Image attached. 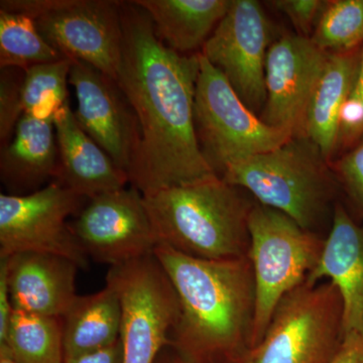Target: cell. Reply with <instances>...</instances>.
Listing matches in <instances>:
<instances>
[{"mask_svg":"<svg viewBox=\"0 0 363 363\" xmlns=\"http://www.w3.org/2000/svg\"><path fill=\"white\" fill-rule=\"evenodd\" d=\"M323 279L340 294L343 339H363V227L339 203L334 207L321 259L306 281L317 284Z\"/></svg>","mask_w":363,"mask_h":363,"instance_id":"15","label":"cell"},{"mask_svg":"<svg viewBox=\"0 0 363 363\" xmlns=\"http://www.w3.org/2000/svg\"><path fill=\"white\" fill-rule=\"evenodd\" d=\"M248 229L255 286L252 348L264 337L279 303L316 269L325 240L283 212L260 204L250 210Z\"/></svg>","mask_w":363,"mask_h":363,"instance_id":"5","label":"cell"},{"mask_svg":"<svg viewBox=\"0 0 363 363\" xmlns=\"http://www.w3.org/2000/svg\"><path fill=\"white\" fill-rule=\"evenodd\" d=\"M69 226L87 257L111 267L154 255L157 245L145 199L135 187L92 198Z\"/></svg>","mask_w":363,"mask_h":363,"instance_id":"12","label":"cell"},{"mask_svg":"<svg viewBox=\"0 0 363 363\" xmlns=\"http://www.w3.org/2000/svg\"><path fill=\"white\" fill-rule=\"evenodd\" d=\"M326 2L322 0H276L269 4L290 18L298 35L311 38Z\"/></svg>","mask_w":363,"mask_h":363,"instance_id":"28","label":"cell"},{"mask_svg":"<svg viewBox=\"0 0 363 363\" xmlns=\"http://www.w3.org/2000/svg\"><path fill=\"white\" fill-rule=\"evenodd\" d=\"M58 143L52 119L23 114L1 149L0 178L13 195H28L58 173Z\"/></svg>","mask_w":363,"mask_h":363,"instance_id":"18","label":"cell"},{"mask_svg":"<svg viewBox=\"0 0 363 363\" xmlns=\"http://www.w3.org/2000/svg\"><path fill=\"white\" fill-rule=\"evenodd\" d=\"M220 178L311 231L339 187L330 162L308 138H293L278 149L234 162Z\"/></svg>","mask_w":363,"mask_h":363,"instance_id":"4","label":"cell"},{"mask_svg":"<svg viewBox=\"0 0 363 363\" xmlns=\"http://www.w3.org/2000/svg\"><path fill=\"white\" fill-rule=\"evenodd\" d=\"M84 198L55 181L28 195L0 194V257L16 253L59 255L87 269L88 257L67 219Z\"/></svg>","mask_w":363,"mask_h":363,"instance_id":"10","label":"cell"},{"mask_svg":"<svg viewBox=\"0 0 363 363\" xmlns=\"http://www.w3.org/2000/svg\"><path fill=\"white\" fill-rule=\"evenodd\" d=\"M360 51L362 48L329 54L308 109L306 138L319 147L329 162L335 157L341 109L357 82Z\"/></svg>","mask_w":363,"mask_h":363,"instance_id":"20","label":"cell"},{"mask_svg":"<svg viewBox=\"0 0 363 363\" xmlns=\"http://www.w3.org/2000/svg\"><path fill=\"white\" fill-rule=\"evenodd\" d=\"M26 71L20 68L0 69V142L1 149L11 142L25 111L23 88Z\"/></svg>","mask_w":363,"mask_h":363,"instance_id":"26","label":"cell"},{"mask_svg":"<svg viewBox=\"0 0 363 363\" xmlns=\"http://www.w3.org/2000/svg\"><path fill=\"white\" fill-rule=\"evenodd\" d=\"M156 363H190L186 362L185 359L179 357L176 352L166 353V351L162 350L161 354L157 357Z\"/></svg>","mask_w":363,"mask_h":363,"instance_id":"33","label":"cell"},{"mask_svg":"<svg viewBox=\"0 0 363 363\" xmlns=\"http://www.w3.org/2000/svg\"><path fill=\"white\" fill-rule=\"evenodd\" d=\"M328 52L310 38L286 35L269 45L266 64L267 101L260 118L272 128L306 138L308 109Z\"/></svg>","mask_w":363,"mask_h":363,"instance_id":"13","label":"cell"},{"mask_svg":"<svg viewBox=\"0 0 363 363\" xmlns=\"http://www.w3.org/2000/svg\"><path fill=\"white\" fill-rule=\"evenodd\" d=\"M233 0H135L147 14L157 37L179 54L204 47Z\"/></svg>","mask_w":363,"mask_h":363,"instance_id":"19","label":"cell"},{"mask_svg":"<svg viewBox=\"0 0 363 363\" xmlns=\"http://www.w3.org/2000/svg\"><path fill=\"white\" fill-rule=\"evenodd\" d=\"M154 255L178 298L169 346L190 363H240L252 348L255 314L248 257L196 259L166 245Z\"/></svg>","mask_w":363,"mask_h":363,"instance_id":"2","label":"cell"},{"mask_svg":"<svg viewBox=\"0 0 363 363\" xmlns=\"http://www.w3.org/2000/svg\"><path fill=\"white\" fill-rule=\"evenodd\" d=\"M63 320L64 359L104 350L121 339L123 306L113 286L78 296Z\"/></svg>","mask_w":363,"mask_h":363,"instance_id":"21","label":"cell"},{"mask_svg":"<svg viewBox=\"0 0 363 363\" xmlns=\"http://www.w3.org/2000/svg\"><path fill=\"white\" fill-rule=\"evenodd\" d=\"M352 96L359 98L363 101V45L362 51H360L359 68H358V74L357 82H355L354 88L351 92Z\"/></svg>","mask_w":363,"mask_h":363,"instance_id":"32","label":"cell"},{"mask_svg":"<svg viewBox=\"0 0 363 363\" xmlns=\"http://www.w3.org/2000/svg\"><path fill=\"white\" fill-rule=\"evenodd\" d=\"M11 303L16 311L63 318L76 294L75 262L50 253L21 252L7 257Z\"/></svg>","mask_w":363,"mask_h":363,"instance_id":"16","label":"cell"},{"mask_svg":"<svg viewBox=\"0 0 363 363\" xmlns=\"http://www.w3.org/2000/svg\"><path fill=\"white\" fill-rule=\"evenodd\" d=\"M194 119L203 156L217 176L234 162L271 152L294 136L267 125L243 104L225 76L199 52Z\"/></svg>","mask_w":363,"mask_h":363,"instance_id":"7","label":"cell"},{"mask_svg":"<svg viewBox=\"0 0 363 363\" xmlns=\"http://www.w3.org/2000/svg\"><path fill=\"white\" fill-rule=\"evenodd\" d=\"M67 59L44 39L32 16L0 11V68H20Z\"/></svg>","mask_w":363,"mask_h":363,"instance_id":"23","label":"cell"},{"mask_svg":"<svg viewBox=\"0 0 363 363\" xmlns=\"http://www.w3.org/2000/svg\"><path fill=\"white\" fill-rule=\"evenodd\" d=\"M0 354L16 363H63V320L14 310Z\"/></svg>","mask_w":363,"mask_h":363,"instance_id":"22","label":"cell"},{"mask_svg":"<svg viewBox=\"0 0 363 363\" xmlns=\"http://www.w3.org/2000/svg\"><path fill=\"white\" fill-rule=\"evenodd\" d=\"M69 83L77 99L78 123L128 175L140 143V126L123 90L113 79L80 61H73Z\"/></svg>","mask_w":363,"mask_h":363,"instance_id":"14","label":"cell"},{"mask_svg":"<svg viewBox=\"0 0 363 363\" xmlns=\"http://www.w3.org/2000/svg\"><path fill=\"white\" fill-rule=\"evenodd\" d=\"M63 363H123V344L119 339L108 347L67 358Z\"/></svg>","mask_w":363,"mask_h":363,"instance_id":"30","label":"cell"},{"mask_svg":"<svg viewBox=\"0 0 363 363\" xmlns=\"http://www.w3.org/2000/svg\"><path fill=\"white\" fill-rule=\"evenodd\" d=\"M143 199L157 245L196 259L248 257L252 206L220 177L161 189Z\"/></svg>","mask_w":363,"mask_h":363,"instance_id":"3","label":"cell"},{"mask_svg":"<svg viewBox=\"0 0 363 363\" xmlns=\"http://www.w3.org/2000/svg\"><path fill=\"white\" fill-rule=\"evenodd\" d=\"M0 363H16L13 359L4 354H0Z\"/></svg>","mask_w":363,"mask_h":363,"instance_id":"34","label":"cell"},{"mask_svg":"<svg viewBox=\"0 0 363 363\" xmlns=\"http://www.w3.org/2000/svg\"><path fill=\"white\" fill-rule=\"evenodd\" d=\"M269 23L255 0H233L201 54L225 76L243 104L262 114L267 101Z\"/></svg>","mask_w":363,"mask_h":363,"instance_id":"11","label":"cell"},{"mask_svg":"<svg viewBox=\"0 0 363 363\" xmlns=\"http://www.w3.org/2000/svg\"><path fill=\"white\" fill-rule=\"evenodd\" d=\"M106 284L121 306L123 363H156L179 314L175 290L154 255L111 267Z\"/></svg>","mask_w":363,"mask_h":363,"instance_id":"9","label":"cell"},{"mask_svg":"<svg viewBox=\"0 0 363 363\" xmlns=\"http://www.w3.org/2000/svg\"><path fill=\"white\" fill-rule=\"evenodd\" d=\"M52 121L59 150L57 182L89 200L125 188L128 176L83 130L69 102Z\"/></svg>","mask_w":363,"mask_h":363,"instance_id":"17","label":"cell"},{"mask_svg":"<svg viewBox=\"0 0 363 363\" xmlns=\"http://www.w3.org/2000/svg\"><path fill=\"white\" fill-rule=\"evenodd\" d=\"M73 60L40 64L26 70L23 88V111L40 119H54L68 104L69 76Z\"/></svg>","mask_w":363,"mask_h":363,"instance_id":"24","label":"cell"},{"mask_svg":"<svg viewBox=\"0 0 363 363\" xmlns=\"http://www.w3.org/2000/svg\"><path fill=\"white\" fill-rule=\"evenodd\" d=\"M310 39L328 54L360 49L363 45V0L327 1Z\"/></svg>","mask_w":363,"mask_h":363,"instance_id":"25","label":"cell"},{"mask_svg":"<svg viewBox=\"0 0 363 363\" xmlns=\"http://www.w3.org/2000/svg\"><path fill=\"white\" fill-rule=\"evenodd\" d=\"M13 311L7 276V259L0 257V343L6 337Z\"/></svg>","mask_w":363,"mask_h":363,"instance_id":"29","label":"cell"},{"mask_svg":"<svg viewBox=\"0 0 363 363\" xmlns=\"http://www.w3.org/2000/svg\"><path fill=\"white\" fill-rule=\"evenodd\" d=\"M0 11L32 16L40 35L60 54L116 81L123 60L121 1L1 0Z\"/></svg>","mask_w":363,"mask_h":363,"instance_id":"8","label":"cell"},{"mask_svg":"<svg viewBox=\"0 0 363 363\" xmlns=\"http://www.w3.org/2000/svg\"><path fill=\"white\" fill-rule=\"evenodd\" d=\"M339 186L363 217V135L351 149L330 162Z\"/></svg>","mask_w":363,"mask_h":363,"instance_id":"27","label":"cell"},{"mask_svg":"<svg viewBox=\"0 0 363 363\" xmlns=\"http://www.w3.org/2000/svg\"><path fill=\"white\" fill-rule=\"evenodd\" d=\"M342 343L337 288L305 281L279 303L264 337L240 363H330Z\"/></svg>","mask_w":363,"mask_h":363,"instance_id":"6","label":"cell"},{"mask_svg":"<svg viewBox=\"0 0 363 363\" xmlns=\"http://www.w3.org/2000/svg\"><path fill=\"white\" fill-rule=\"evenodd\" d=\"M121 21L123 60L116 83L140 126L130 183L145 196L217 176L196 133L199 52L182 55L167 47L149 14L133 1H121Z\"/></svg>","mask_w":363,"mask_h":363,"instance_id":"1","label":"cell"},{"mask_svg":"<svg viewBox=\"0 0 363 363\" xmlns=\"http://www.w3.org/2000/svg\"><path fill=\"white\" fill-rule=\"evenodd\" d=\"M330 363H363V339H343L340 350Z\"/></svg>","mask_w":363,"mask_h":363,"instance_id":"31","label":"cell"}]
</instances>
